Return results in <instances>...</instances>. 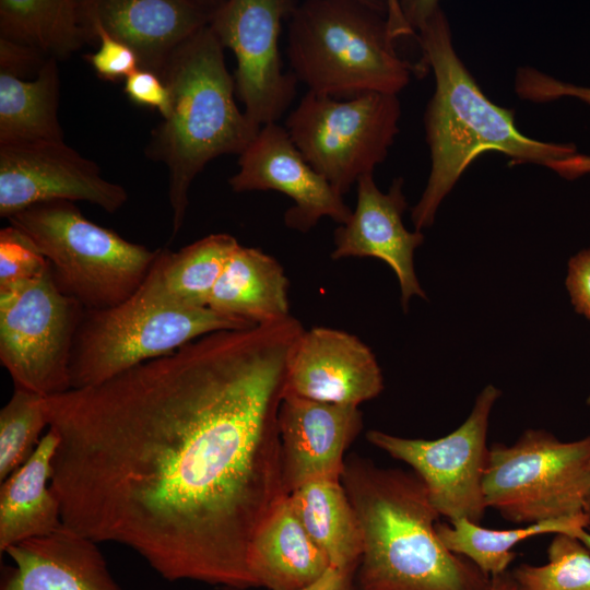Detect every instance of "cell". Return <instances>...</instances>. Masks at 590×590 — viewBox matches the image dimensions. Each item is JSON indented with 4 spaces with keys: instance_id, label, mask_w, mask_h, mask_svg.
Returning a JSON list of instances; mask_svg holds the SVG:
<instances>
[{
    "instance_id": "6da1fadb",
    "label": "cell",
    "mask_w": 590,
    "mask_h": 590,
    "mask_svg": "<svg viewBox=\"0 0 590 590\" xmlns=\"http://www.w3.org/2000/svg\"><path fill=\"white\" fill-rule=\"evenodd\" d=\"M298 319L200 337L47 397L62 523L168 581L257 588L253 542L287 498L279 411Z\"/></svg>"
},
{
    "instance_id": "7a4b0ae2",
    "label": "cell",
    "mask_w": 590,
    "mask_h": 590,
    "mask_svg": "<svg viewBox=\"0 0 590 590\" xmlns=\"http://www.w3.org/2000/svg\"><path fill=\"white\" fill-rule=\"evenodd\" d=\"M421 50L420 62L432 69L435 90L424 114L430 172L411 211L415 231L432 226L442 200L467 167L481 154L496 151L511 164H546L577 153L574 143L544 142L522 134L515 113L492 103L458 56L448 19L438 1H399Z\"/></svg>"
},
{
    "instance_id": "3957f363",
    "label": "cell",
    "mask_w": 590,
    "mask_h": 590,
    "mask_svg": "<svg viewBox=\"0 0 590 590\" xmlns=\"http://www.w3.org/2000/svg\"><path fill=\"white\" fill-rule=\"evenodd\" d=\"M341 482L363 536L357 590L486 589L491 577L441 542L440 515L414 472L352 456Z\"/></svg>"
},
{
    "instance_id": "277c9868",
    "label": "cell",
    "mask_w": 590,
    "mask_h": 590,
    "mask_svg": "<svg viewBox=\"0 0 590 590\" xmlns=\"http://www.w3.org/2000/svg\"><path fill=\"white\" fill-rule=\"evenodd\" d=\"M160 78L168 90L169 106L152 131L145 155L167 167L174 237L184 224L197 175L217 156L240 155L261 127L238 108L224 47L210 26L172 55Z\"/></svg>"
},
{
    "instance_id": "5b68a950",
    "label": "cell",
    "mask_w": 590,
    "mask_h": 590,
    "mask_svg": "<svg viewBox=\"0 0 590 590\" xmlns=\"http://www.w3.org/2000/svg\"><path fill=\"white\" fill-rule=\"evenodd\" d=\"M286 22L290 70L315 94L398 95L428 71L396 50L397 38L412 35L399 1H297Z\"/></svg>"
},
{
    "instance_id": "8992f818",
    "label": "cell",
    "mask_w": 590,
    "mask_h": 590,
    "mask_svg": "<svg viewBox=\"0 0 590 590\" xmlns=\"http://www.w3.org/2000/svg\"><path fill=\"white\" fill-rule=\"evenodd\" d=\"M7 220L47 259L57 286L86 310L126 302L160 253L87 220L67 200L37 203Z\"/></svg>"
},
{
    "instance_id": "52a82bcc",
    "label": "cell",
    "mask_w": 590,
    "mask_h": 590,
    "mask_svg": "<svg viewBox=\"0 0 590 590\" xmlns=\"http://www.w3.org/2000/svg\"><path fill=\"white\" fill-rule=\"evenodd\" d=\"M252 326L209 307L172 304L141 285L117 306L84 309L71 352V389L102 384L205 334Z\"/></svg>"
},
{
    "instance_id": "ba28073f",
    "label": "cell",
    "mask_w": 590,
    "mask_h": 590,
    "mask_svg": "<svg viewBox=\"0 0 590 590\" xmlns=\"http://www.w3.org/2000/svg\"><path fill=\"white\" fill-rule=\"evenodd\" d=\"M483 493L487 508L518 524L586 515L590 436L562 441L531 428L511 445L493 444Z\"/></svg>"
},
{
    "instance_id": "9c48e42d",
    "label": "cell",
    "mask_w": 590,
    "mask_h": 590,
    "mask_svg": "<svg viewBox=\"0 0 590 590\" xmlns=\"http://www.w3.org/2000/svg\"><path fill=\"white\" fill-rule=\"evenodd\" d=\"M400 117L396 94L334 98L308 91L284 127L307 163L343 196L386 160Z\"/></svg>"
},
{
    "instance_id": "30bf717a",
    "label": "cell",
    "mask_w": 590,
    "mask_h": 590,
    "mask_svg": "<svg viewBox=\"0 0 590 590\" xmlns=\"http://www.w3.org/2000/svg\"><path fill=\"white\" fill-rule=\"evenodd\" d=\"M83 312L57 286L50 266L0 290V362L15 388L44 397L71 389V352Z\"/></svg>"
},
{
    "instance_id": "8fae6325",
    "label": "cell",
    "mask_w": 590,
    "mask_h": 590,
    "mask_svg": "<svg viewBox=\"0 0 590 590\" xmlns=\"http://www.w3.org/2000/svg\"><path fill=\"white\" fill-rule=\"evenodd\" d=\"M500 394L493 385L484 387L467 420L437 439L404 438L375 429L366 436L371 445L412 468L440 516L449 521L467 518L480 523L487 509L483 477L489 449L488 423Z\"/></svg>"
},
{
    "instance_id": "7c38bea8",
    "label": "cell",
    "mask_w": 590,
    "mask_h": 590,
    "mask_svg": "<svg viewBox=\"0 0 590 590\" xmlns=\"http://www.w3.org/2000/svg\"><path fill=\"white\" fill-rule=\"evenodd\" d=\"M297 1L221 0L210 27L236 57L235 92L246 117L259 127L276 121L291 106L298 80L284 72L279 38Z\"/></svg>"
},
{
    "instance_id": "4fadbf2b",
    "label": "cell",
    "mask_w": 590,
    "mask_h": 590,
    "mask_svg": "<svg viewBox=\"0 0 590 590\" xmlns=\"http://www.w3.org/2000/svg\"><path fill=\"white\" fill-rule=\"evenodd\" d=\"M56 200L86 201L115 213L128 193L64 141L0 145L1 217Z\"/></svg>"
},
{
    "instance_id": "5bb4252c",
    "label": "cell",
    "mask_w": 590,
    "mask_h": 590,
    "mask_svg": "<svg viewBox=\"0 0 590 590\" xmlns=\"http://www.w3.org/2000/svg\"><path fill=\"white\" fill-rule=\"evenodd\" d=\"M234 192L274 190L294 202L284 213L287 227L302 233L320 219L345 224L352 210L340 194L304 158L285 127H261L255 140L238 157V170L228 178Z\"/></svg>"
},
{
    "instance_id": "9a60e30c",
    "label": "cell",
    "mask_w": 590,
    "mask_h": 590,
    "mask_svg": "<svg viewBox=\"0 0 590 590\" xmlns=\"http://www.w3.org/2000/svg\"><path fill=\"white\" fill-rule=\"evenodd\" d=\"M404 180L394 178L387 192L374 180V174L356 182L357 201L350 220L334 231L333 260L373 257L385 261L396 273L401 305L406 312L414 296L427 299L414 270V251L424 243L421 231L410 232L402 217L408 209Z\"/></svg>"
},
{
    "instance_id": "2e32d148",
    "label": "cell",
    "mask_w": 590,
    "mask_h": 590,
    "mask_svg": "<svg viewBox=\"0 0 590 590\" xmlns=\"http://www.w3.org/2000/svg\"><path fill=\"white\" fill-rule=\"evenodd\" d=\"M382 390L376 356L357 337L326 327L304 330L290 358L284 397L358 406Z\"/></svg>"
},
{
    "instance_id": "e0dca14e",
    "label": "cell",
    "mask_w": 590,
    "mask_h": 590,
    "mask_svg": "<svg viewBox=\"0 0 590 590\" xmlns=\"http://www.w3.org/2000/svg\"><path fill=\"white\" fill-rule=\"evenodd\" d=\"M362 427L358 406L285 396L279 411V433L288 495L311 481L341 480L344 453Z\"/></svg>"
},
{
    "instance_id": "ac0fdd59",
    "label": "cell",
    "mask_w": 590,
    "mask_h": 590,
    "mask_svg": "<svg viewBox=\"0 0 590 590\" xmlns=\"http://www.w3.org/2000/svg\"><path fill=\"white\" fill-rule=\"evenodd\" d=\"M221 0H95L101 25L160 76L172 55L210 25Z\"/></svg>"
},
{
    "instance_id": "d6986e66",
    "label": "cell",
    "mask_w": 590,
    "mask_h": 590,
    "mask_svg": "<svg viewBox=\"0 0 590 590\" xmlns=\"http://www.w3.org/2000/svg\"><path fill=\"white\" fill-rule=\"evenodd\" d=\"M1 590H120L93 540L62 524L10 546Z\"/></svg>"
},
{
    "instance_id": "ffe728a7",
    "label": "cell",
    "mask_w": 590,
    "mask_h": 590,
    "mask_svg": "<svg viewBox=\"0 0 590 590\" xmlns=\"http://www.w3.org/2000/svg\"><path fill=\"white\" fill-rule=\"evenodd\" d=\"M0 38L63 60L99 43L95 0H1Z\"/></svg>"
},
{
    "instance_id": "44dd1931",
    "label": "cell",
    "mask_w": 590,
    "mask_h": 590,
    "mask_svg": "<svg viewBox=\"0 0 590 590\" xmlns=\"http://www.w3.org/2000/svg\"><path fill=\"white\" fill-rule=\"evenodd\" d=\"M57 445V435L48 428L30 459L1 482V553L63 524L60 502L50 484Z\"/></svg>"
},
{
    "instance_id": "7402d4cb",
    "label": "cell",
    "mask_w": 590,
    "mask_h": 590,
    "mask_svg": "<svg viewBox=\"0 0 590 590\" xmlns=\"http://www.w3.org/2000/svg\"><path fill=\"white\" fill-rule=\"evenodd\" d=\"M288 286L275 258L239 244L213 288L209 308L251 324L280 320L291 316Z\"/></svg>"
},
{
    "instance_id": "603a6c76",
    "label": "cell",
    "mask_w": 590,
    "mask_h": 590,
    "mask_svg": "<svg viewBox=\"0 0 590 590\" xmlns=\"http://www.w3.org/2000/svg\"><path fill=\"white\" fill-rule=\"evenodd\" d=\"M329 567L326 553L308 534L287 496L253 542L249 569L256 587L300 590Z\"/></svg>"
},
{
    "instance_id": "cb8c5ba5",
    "label": "cell",
    "mask_w": 590,
    "mask_h": 590,
    "mask_svg": "<svg viewBox=\"0 0 590 590\" xmlns=\"http://www.w3.org/2000/svg\"><path fill=\"white\" fill-rule=\"evenodd\" d=\"M288 502L330 566L356 575L363 553L357 515L341 480L308 482L288 495Z\"/></svg>"
},
{
    "instance_id": "d4e9b609",
    "label": "cell",
    "mask_w": 590,
    "mask_h": 590,
    "mask_svg": "<svg viewBox=\"0 0 590 590\" xmlns=\"http://www.w3.org/2000/svg\"><path fill=\"white\" fill-rule=\"evenodd\" d=\"M237 239L210 234L173 252L160 249L142 286L156 297L185 307H209V300Z\"/></svg>"
},
{
    "instance_id": "484cf974",
    "label": "cell",
    "mask_w": 590,
    "mask_h": 590,
    "mask_svg": "<svg viewBox=\"0 0 590 590\" xmlns=\"http://www.w3.org/2000/svg\"><path fill=\"white\" fill-rule=\"evenodd\" d=\"M59 99L56 59H48L31 80L0 72V145L63 141Z\"/></svg>"
},
{
    "instance_id": "4316f807",
    "label": "cell",
    "mask_w": 590,
    "mask_h": 590,
    "mask_svg": "<svg viewBox=\"0 0 590 590\" xmlns=\"http://www.w3.org/2000/svg\"><path fill=\"white\" fill-rule=\"evenodd\" d=\"M587 515L550 519L512 529H489L467 518L438 522L436 530L444 545L452 553L471 560L488 577L508 571L517 557L514 547L542 534H566L578 539L590 551Z\"/></svg>"
},
{
    "instance_id": "83f0119b",
    "label": "cell",
    "mask_w": 590,
    "mask_h": 590,
    "mask_svg": "<svg viewBox=\"0 0 590 590\" xmlns=\"http://www.w3.org/2000/svg\"><path fill=\"white\" fill-rule=\"evenodd\" d=\"M46 398L15 388L0 411V480L22 467L33 455L49 427Z\"/></svg>"
},
{
    "instance_id": "f1b7e54d",
    "label": "cell",
    "mask_w": 590,
    "mask_h": 590,
    "mask_svg": "<svg viewBox=\"0 0 590 590\" xmlns=\"http://www.w3.org/2000/svg\"><path fill=\"white\" fill-rule=\"evenodd\" d=\"M511 575L520 590H590V551L576 538L556 534L546 564H520Z\"/></svg>"
},
{
    "instance_id": "f546056e",
    "label": "cell",
    "mask_w": 590,
    "mask_h": 590,
    "mask_svg": "<svg viewBox=\"0 0 590 590\" xmlns=\"http://www.w3.org/2000/svg\"><path fill=\"white\" fill-rule=\"evenodd\" d=\"M49 262L19 229L9 225L0 231V290L33 279Z\"/></svg>"
},
{
    "instance_id": "4dcf8cb0",
    "label": "cell",
    "mask_w": 590,
    "mask_h": 590,
    "mask_svg": "<svg viewBox=\"0 0 590 590\" xmlns=\"http://www.w3.org/2000/svg\"><path fill=\"white\" fill-rule=\"evenodd\" d=\"M515 92L523 101L548 103L563 97L578 98L590 105V87L557 80L533 67H519Z\"/></svg>"
},
{
    "instance_id": "1f68e13d",
    "label": "cell",
    "mask_w": 590,
    "mask_h": 590,
    "mask_svg": "<svg viewBox=\"0 0 590 590\" xmlns=\"http://www.w3.org/2000/svg\"><path fill=\"white\" fill-rule=\"evenodd\" d=\"M96 32L99 39L98 49L85 55L84 58L101 79L108 81L126 79L140 68L134 51L109 35L101 25L97 16Z\"/></svg>"
},
{
    "instance_id": "d6a6232c",
    "label": "cell",
    "mask_w": 590,
    "mask_h": 590,
    "mask_svg": "<svg viewBox=\"0 0 590 590\" xmlns=\"http://www.w3.org/2000/svg\"><path fill=\"white\" fill-rule=\"evenodd\" d=\"M123 91L133 103L155 108L162 117L166 115L169 106V93L157 74L139 68L125 79Z\"/></svg>"
},
{
    "instance_id": "836d02e7",
    "label": "cell",
    "mask_w": 590,
    "mask_h": 590,
    "mask_svg": "<svg viewBox=\"0 0 590 590\" xmlns=\"http://www.w3.org/2000/svg\"><path fill=\"white\" fill-rule=\"evenodd\" d=\"M48 60L37 50L0 38V72L26 80L35 78Z\"/></svg>"
},
{
    "instance_id": "e575fe53",
    "label": "cell",
    "mask_w": 590,
    "mask_h": 590,
    "mask_svg": "<svg viewBox=\"0 0 590 590\" xmlns=\"http://www.w3.org/2000/svg\"><path fill=\"white\" fill-rule=\"evenodd\" d=\"M566 288L576 312L590 320V249L579 251L568 261Z\"/></svg>"
},
{
    "instance_id": "d590c367",
    "label": "cell",
    "mask_w": 590,
    "mask_h": 590,
    "mask_svg": "<svg viewBox=\"0 0 590 590\" xmlns=\"http://www.w3.org/2000/svg\"><path fill=\"white\" fill-rule=\"evenodd\" d=\"M300 590H356L355 575L330 566L318 580Z\"/></svg>"
},
{
    "instance_id": "8d00e7d4",
    "label": "cell",
    "mask_w": 590,
    "mask_h": 590,
    "mask_svg": "<svg viewBox=\"0 0 590 590\" xmlns=\"http://www.w3.org/2000/svg\"><path fill=\"white\" fill-rule=\"evenodd\" d=\"M560 177L573 180L590 173V155L576 153L545 165Z\"/></svg>"
},
{
    "instance_id": "74e56055",
    "label": "cell",
    "mask_w": 590,
    "mask_h": 590,
    "mask_svg": "<svg viewBox=\"0 0 590 590\" xmlns=\"http://www.w3.org/2000/svg\"><path fill=\"white\" fill-rule=\"evenodd\" d=\"M485 590H520V588L514 579L511 571H506L491 577Z\"/></svg>"
},
{
    "instance_id": "f35d334b",
    "label": "cell",
    "mask_w": 590,
    "mask_h": 590,
    "mask_svg": "<svg viewBox=\"0 0 590 590\" xmlns=\"http://www.w3.org/2000/svg\"><path fill=\"white\" fill-rule=\"evenodd\" d=\"M586 515H587V517H588V519H589V527H590V497H589V499H588V502H587V506H586Z\"/></svg>"
},
{
    "instance_id": "ab89813d",
    "label": "cell",
    "mask_w": 590,
    "mask_h": 590,
    "mask_svg": "<svg viewBox=\"0 0 590 590\" xmlns=\"http://www.w3.org/2000/svg\"><path fill=\"white\" fill-rule=\"evenodd\" d=\"M588 403L590 404V394H589V397H588Z\"/></svg>"
}]
</instances>
